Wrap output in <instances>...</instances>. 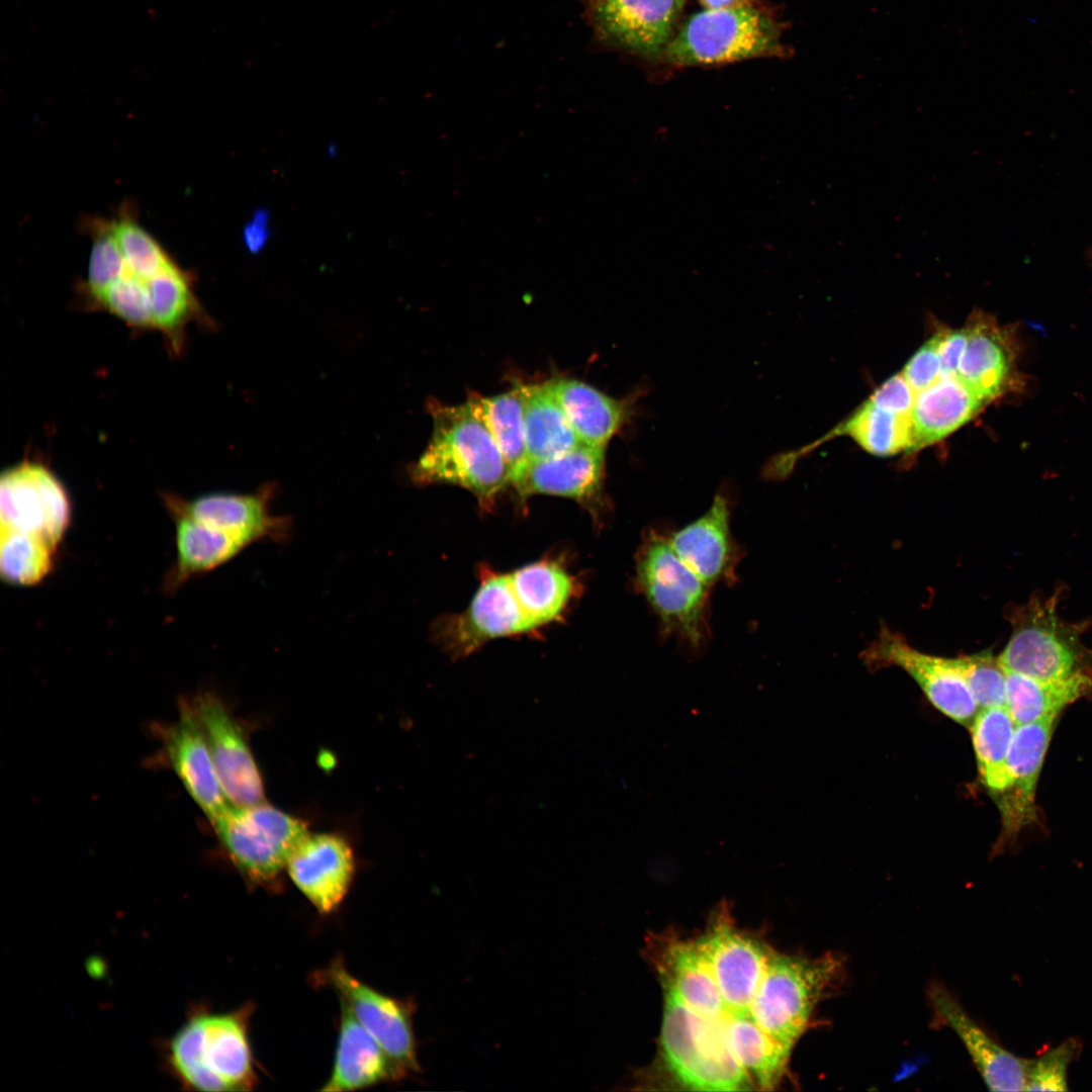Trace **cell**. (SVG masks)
<instances>
[{"instance_id": "10", "label": "cell", "mask_w": 1092, "mask_h": 1092, "mask_svg": "<svg viewBox=\"0 0 1092 1092\" xmlns=\"http://www.w3.org/2000/svg\"><path fill=\"white\" fill-rule=\"evenodd\" d=\"M71 517L68 491L43 462L23 459L2 471L1 529L39 537L58 549Z\"/></svg>"}, {"instance_id": "23", "label": "cell", "mask_w": 1092, "mask_h": 1092, "mask_svg": "<svg viewBox=\"0 0 1092 1092\" xmlns=\"http://www.w3.org/2000/svg\"><path fill=\"white\" fill-rule=\"evenodd\" d=\"M1056 717L1018 725L1007 755L1009 784L1000 794L1004 832L1017 833L1035 817V789Z\"/></svg>"}, {"instance_id": "36", "label": "cell", "mask_w": 1092, "mask_h": 1092, "mask_svg": "<svg viewBox=\"0 0 1092 1092\" xmlns=\"http://www.w3.org/2000/svg\"><path fill=\"white\" fill-rule=\"evenodd\" d=\"M979 708L1006 707V670L991 651L952 658Z\"/></svg>"}, {"instance_id": "43", "label": "cell", "mask_w": 1092, "mask_h": 1092, "mask_svg": "<svg viewBox=\"0 0 1092 1092\" xmlns=\"http://www.w3.org/2000/svg\"><path fill=\"white\" fill-rule=\"evenodd\" d=\"M708 10H720L755 5L753 0H699Z\"/></svg>"}, {"instance_id": "33", "label": "cell", "mask_w": 1092, "mask_h": 1092, "mask_svg": "<svg viewBox=\"0 0 1092 1092\" xmlns=\"http://www.w3.org/2000/svg\"><path fill=\"white\" fill-rule=\"evenodd\" d=\"M524 385L498 395L470 396L468 400L486 423L512 475L527 463L524 417Z\"/></svg>"}, {"instance_id": "6", "label": "cell", "mask_w": 1092, "mask_h": 1092, "mask_svg": "<svg viewBox=\"0 0 1092 1092\" xmlns=\"http://www.w3.org/2000/svg\"><path fill=\"white\" fill-rule=\"evenodd\" d=\"M1062 589L1046 598H1031L1009 613L1011 637L998 657L1006 671L1034 679L1054 680L1092 667V650L1085 648L1081 635L1086 623H1069L1058 615Z\"/></svg>"}, {"instance_id": "25", "label": "cell", "mask_w": 1092, "mask_h": 1092, "mask_svg": "<svg viewBox=\"0 0 1092 1092\" xmlns=\"http://www.w3.org/2000/svg\"><path fill=\"white\" fill-rule=\"evenodd\" d=\"M988 404L957 374H942L916 393L911 420L913 451L932 445L974 419Z\"/></svg>"}, {"instance_id": "20", "label": "cell", "mask_w": 1092, "mask_h": 1092, "mask_svg": "<svg viewBox=\"0 0 1092 1092\" xmlns=\"http://www.w3.org/2000/svg\"><path fill=\"white\" fill-rule=\"evenodd\" d=\"M163 744L172 769L212 824L233 804L220 785L192 702L180 703L177 719L164 731Z\"/></svg>"}, {"instance_id": "16", "label": "cell", "mask_w": 1092, "mask_h": 1092, "mask_svg": "<svg viewBox=\"0 0 1092 1092\" xmlns=\"http://www.w3.org/2000/svg\"><path fill=\"white\" fill-rule=\"evenodd\" d=\"M593 23L607 42L655 60L675 33L686 0H587Z\"/></svg>"}, {"instance_id": "15", "label": "cell", "mask_w": 1092, "mask_h": 1092, "mask_svg": "<svg viewBox=\"0 0 1092 1092\" xmlns=\"http://www.w3.org/2000/svg\"><path fill=\"white\" fill-rule=\"evenodd\" d=\"M203 729L222 790L231 804L250 806L264 801L259 768L242 728L223 702L212 693L191 701Z\"/></svg>"}, {"instance_id": "8", "label": "cell", "mask_w": 1092, "mask_h": 1092, "mask_svg": "<svg viewBox=\"0 0 1092 1092\" xmlns=\"http://www.w3.org/2000/svg\"><path fill=\"white\" fill-rule=\"evenodd\" d=\"M212 826L236 868L261 886L277 883L292 851L309 833L301 819L264 801L232 805Z\"/></svg>"}, {"instance_id": "22", "label": "cell", "mask_w": 1092, "mask_h": 1092, "mask_svg": "<svg viewBox=\"0 0 1092 1092\" xmlns=\"http://www.w3.org/2000/svg\"><path fill=\"white\" fill-rule=\"evenodd\" d=\"M668 539L679 558L711 587L735 581L740 550L731 535L730 506L724 495H715L702 517Z\"/></svg>"}, {"instance_id": "38", "label": "cell", "mask_w": 1092, "mask_h": 1092, "mask_svg": "<svg viewBox=\"0 0 1092 1092\" xmlns=\"http://www.w3.org/2000/svg\"><path fill=\"white\" fill-rule=\"evenodd\" d=\"M1082 1042L1070 1037L1058 1046L1030 1059L1025 1091H1067L1068 1068L1080 1055Z\"/></svg>"}, {"instance_id": "42", "label": "cell", "mask_w": 1092, "mask_h": 1092, "mask_svg": "<svg viewBox=\"0 0 1092 1092\" xmlns=\"http://www.w3.org/2000/svg\"><path fill=\"white\" fill-rule=\"evenodd\" d=\"M269 220V211L266 208H259L253 212L251 220L245 224L243 241L251 254L260 253L267 245L271 235Z\"/></svg>"}, {"instance_id": "4", "label": "cell", "mask_w": 1092, "mask_h": 1092, "mask_svg": "<svg viewBox=\"0 0 1092 1092\" xmlns=\"http://www.w3.org/2000/svg\"><path fill=\"white\" fill-rule=\"evenodd\" d=\"M784 23L764 10L744 6L695 13L673 34L664 60L674 66L731 63L751 58H785Z\"/></svg>"}, {"instance_id": "18", "label": "cell", "mask_w": 1092, "mask_h": 1092, "mask_svg": "<svg viewBox=\"0 0 1092 1092\" xmlns=\"http://www.w3.org/2000/svg\"><path fill=\"white\" fill-rule=\"evenodd\" d=\"M606 448L581 444L554 458L527 462L511 477L523 498L551 494L573 498L600 516L606 507Z\"/></svg>"}, {"instance_id": "39", "label": "cell", "mask_w": 1092, "mask_h": 1092, "mask_svg": "<svg viewBox=\"0 0 1092 1092\" xmlns=\"http://www.w3.org/2000/svg\"><path fill=\"white\" fill-rule=\"evenodd\" d=\"M901 373L916 393L941 377L942 366L935 332L908 360Z\"/></svg>"}, {"instance_id": "29", "label": "cell", "mask_w": 1092, "mask_h": 1092, "mask_svg": "<svg viewBox=\"0 0 1092 1092\" xmlns=\"http://www.w3.org/2000/svg\"><path fill=\"white\" fill-rule=\"evenodd\" d=\"M1091 690L1092 667L1054 680H1039L1006 671V708L1017 726L1057 717L1064 707Z\"/></svg>"}, {"instance_id": "11", "label": "cell", "mask_w": 1092, "mask_h": 1092, "mask_svg": "<svg viewBox=\"0 0 1092 1092\" xmlns=\"http://www.w3.org/2000/svg\"><path fill=\"white\" fill-rule=\"evenodd\" d=\"M860 657L874 670L890 666L903 669L937 710L953 721L971 727L979 706L952 658L918 651L900 633L885 625L860 653Z\"/></svg>"}, {"instance_id": "13", "label": "cell", "mask_w": 1092, "mask_h": 1092, "mask_svg": "<svg viewBox=\"0 0 1092 1092\" xmlns=\"http://www.w3.org/2000/svg\"><path fill=\"white\" fill-rule=\"evenodd\" d=\"M360 1024L374 1037L402 1077L418 1070L411 1010L403 1002L384 995L350 974L342 962L323 973Z\"/></svg>"}, {"instance_id": "17", "label": "cell", "mask_w": 1092, "mask_h": 1092, "mask_svg": "<svg viewBox=\"0 0 1092 1092\" xmlns=\"http://www.w3.org/2000/svg\"><path fill=\"white\" fill-rule=\"evenodd\" d=\"M272 487L265 485L254 493H208L192 499L173 493L162 496L172 517L192 519L252 544L261 540H284L289 536V520L274 516L269 510Z\"/></svg>"}, {"instance_id": "1", "label": "cell", "mask_w": 1092, "mask_h": 1092, "mask_svg": "<svg viewBox=\"0 0 1092 1092\" xmlns=\"http://www.w3.org/2000/svg\"><path fill=\"white\" fill-rule=\"evenodd\" d=\"M250 1008L216 1013L189 1010L184 1023L163 1043V1066L185 1090L247 1091L256 1084L248 1036Z\"/></svg>"}, {"instance_id": "3", "label": "cell", "mask_w": 1092, "mask_h": 1092, "mask_svg": "<svg viewBox=\"0 0 1092 1092\" xmlns=\"http://www.w3.org/2000/svg\"><path fill=\"white\" fill-rule=\"evenodd\" d=\"M842 976L839 956L807 959L774 950L754 1002L756 1023L792 1053L817 1004L840 986Z\"/></svg>"}, {"instance_id": "21", "label": "cell", "mask_w": 1092, "mask_h": 1092, "mask_svg": "<svg viewBox=\"0 0 1092 1092\" xmlns=\"http://www.w3.org/2000/svg\"><path fill=\"white\" fill-rule=\"evenodd\" d=\"M286 872L306 899L323 914L336 910L355 876L350 843L335 833H308L288 858Z\"/></svg>"}, {"instance_id": "37", "label": "cell", "mask_w": 1092, "mask_h": 1092, "mask_svg": "<svg viewBox=\"0 0 1092 1092\" xmlns=\"http://www.w3.org/2000/svg\"><path fill=\"white\" fill-rule=\"evenodd\" d=\"M91 226L93 243L87 280L84 284L86 297L108 286L124 270V260L111 232L109 220L97 219Z\"/></svg>"}, {"instance_id": "14", "label": "cell", "mask_w": 1092, "mask_h": 1092, "mask_svg": "<svg viewBox=\"0 0 1092 1092\" xmlns=\"http://www.w3.org/2000/svg\"><path fill=\"white\" fill-rule=\"evenodd\" d=\"M535 629L510 581L509 573H484L469 607L437 624V638L453 655H466L488 640Z\"/></svg>"}, {"instance_id": "40", "label": "cell", "mask_w": 1092, "mask_h": 1092, "mask_svg": "<svg viewBox=\"0 0 1092 1092\" xmlns=\"http://www.w3.org/2000/svg\"><path fill=\"white\" fill-rule=\"evenodd\" d=\"M915 397L916 392L903 374L897 373L878 387L869 398L889 411L910 415Z\"/></svg>"}, {"instance_id": "2", "label": "cell", "mask_w": 1092, "mask_h": 1092, "mask_svg": "<svg viewBox=\"0 0 1092 1092\" xmlns=\"http://www.w3.org/2000/svg\"><path fill=\"white\" fill-rule=\"evenodd\" d=\"M428 406L433 432L410 469L412 479L458 485L491 503L511 483V472L486 423L469 400L456 405L435 400Z\"/></svg>"}, {"instance_id": "32", "label": "cell", "mask_w": 1092, "mask_h": 1092, "mask_svg": "<svg viewBox=\"0 0 1092 1092\" xmlns=\"http://www.w3.org/2000/svg\"><path fill=\"white\" fill-rule=\"evenodd\" d=\"M1016 727L1006 707L982 709L971 725L981 780L997 795L1009 784L1006 760Z\"/></svg>"}, {"instance_id": "27", "label": "cell", "mask_w": 1092, "mask_h": 1092, "mask_svg": "<svg viewBox=\"0 0 1092 1092\" xmlns=\"http://www.w3.org/2000/svg\"><path fill=\"white\" fill-rule=\"evenodd\" d=\"M173 518L177 556L166 575L165 586L169 590L228 562L250 545L246 539L223 530L186 517Z\"/></svg>"}, {"instance_id": "9", "label": "cell", "mask_w": 1092, "mask_h": 1092, "mask_svg": "<svg viewBox=\"0 0 1092 1092\" xmlns=\"http://www.w3.org/2000/svg\"><path fill=\"white\" fill-rule=\"evenodd\" d=\"M695 942L721 994L723 1006L718 1029L727 1041L736 1023L747 1020L757 1024L753 1006L774 950L722 917L712 922Z\"/></svg>"}, {"instance_id": "31", "label": "cell", "mask_w": 1092, "mask_h": 1092, "mask_svg": "<svg viewBox=\"0 0 1092 1092\" xmlns=\"http://www.w3.org/2000/svg\"><path fill=\"white\" fill-rule=\"evenodd\" d=\"M837 436H848L863 450L880 457L912 452L914 445L911 414L889 411L870 398L818 443Z\"/></svg>"}, {"instance_id": "30", "label": "cell", "mask_w": 1092, "mask_h": 1092, "mask_svg": "<svg viewBox=\"0 0 1092 1092\" xmlns=\"http://www.w3.org/2000/svg\"><path fill=\"white\" fill-rule=\"evenodd\" d=\"M527 618L536 629L556 620L570 601L573 578L558 562L540 560L509 573Z\"/></svg>"}, {"instance_id": "7", "label": "cell", "mask_w": 1092, "mask_h": 1092, "mask_svg": "<svg viewBox=\"0 0 1092 1092\" xmlns=\"http://www.w3.org/2000/svg\"><path fill=\"white\" fill-rule=\"evenodd\" d=\"M659 1038L663 1068L685 1088L704 1091L754 1088L726 1043L665 989Z\"/></svg>"}, {"instance_id": "34", "label": "cell", "mask_w": 1092, "mask_h": 1092, "mask_svg": "<svg viewBox=\"0 0 1092 1092\" xmlns=\"http://www.w3.org/2000/svg\"><path fill=\"white\" fill-rule=\"evenodd\" d=\"M57 549L39 537L15 530L1 529L0 574L13 585H34L44 579L54 566Z\"/></svg>"}, {"instance_id": "24", "label": "cell", "mask_w": 1092, "mask_h": 1092, "mask_svg": "<svg viewBox=\"0 0 1092 1092\" xmlns=\"http://www.w3.org/2000/svg\"><path fill=\"white\" fill-rule=\"evenodd\" d=\"M402 1077L374 1037L341 1001L340 1031L335 1063L322 1090L343 1092L367 1088Z\"/></svg>"}, {"instance_id": "35", "label": "cell", "mask_w": 1092, "mask_h": 1092, "mask_svg": "<svg viewBox=\"0 0 1092 1092\" xmlns=\"http://www.w3.org/2000/svg\"><path fill=\"white\" fill-rule=\"evenodd\" d=\"M111 232L124 260V269L150 280L175 262L162 246L134 218L123 213L109 220Z\"/></svg>"}, {"instance_id": "28", "label": "cell", "mask_w": 1092, "mask_h": 1092, "mask_svg": "<svg viewBox=\"0 0 1092 1092\" xmlns=\"http://www.w3.org/2000/svg\"><path fill=\"white\" fill-rule=\"evenodd\" d=\"M523 417L527 462L554 458L582 444L547 382L524 385Z\"/></svg>"}, {"instance_id": "41", "label": "cell", "mask_w": 1092, "mask_h": 1092, "mask_svg": "<svg viewBox=\"0 0 1092 1092\" xmlns=\"http://www.w3.org/2000/svg\"><path fill=\"white\" fill-rule=\"evenodd\" d=\"M938 338V352L942 374H957L962 356L968 342V332L961 329L940 328L935 331Z\"/></svg>"}, {"instance_id": "5", "label": "cell", "mask_w": 1092, "mask_h": 1092, "mask_svg": "<svg viewBox=\"0 0 1092 1092\" xmlns=\"http://www.w3.org/2000/svg\"><path fill=\"white\" fill-rule=\"evenodd\" d=\"M636 585L662 630L700 648L708 634L711 586L675 553L668 535L648 530L636 554Z\"/></svg>"}, {"instance_id": "26", "label": "cell", "mask_w": 1092, "mask_h": 1092, "mask_svg": "<svg viewBox=\"0 0 1092 1092\" xmlns=\"http://www.w3.org/2000/svg\"><path fill=\"white\" fill-rule=\"evenodd\" d=\"M547 384L582 444L607 448L628 418L629 403L585 382L560 378Z\"/></svg>"}, {"instance_id": "12", "label": "cell", "mask_w": 1092, "mask_h": 1092, "mask_svg": "<svg viewBox=\"0 0 1092 1092\" xmlns=\"http://www.w3.org/2000/svg\"><path fill=\"white\" fill-rule=\"evenodd\" d=\"M965 327L968 342L957 375L985 402L1018 391L1019 344L1015 328L1000 325L994 315L975 308Z\"/></svg>"}, {"instance_id": "19", "label": "cell", "mask_w": 1092, "mask_h": 1092, "mask_svg": "<svg viewBox=\"0 0 1092 1092\" xmlns=\"http://www.w3.org/2000/svg\"><path fill=\"white\" fill-rule=\"evenodd\" d=\"M935 1025L948 1027L962 1040L980 1076L991 1091H1025L1030 1059L1003 1048L962 1007L940 983L927 992Z\"/></svg>"}]
</instances>
